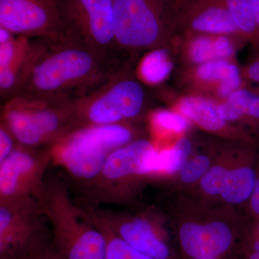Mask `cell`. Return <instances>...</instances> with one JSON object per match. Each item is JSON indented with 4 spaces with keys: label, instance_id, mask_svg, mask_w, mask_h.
<instances>
[{
    "label": "cell",
    "instance_id": "cell-7",
    "mask_svg": "<svg viewBox=\"0 0 259 259\" xmlns=\"http://www.w3.org/2000/svg\"><path fill=\"white\" fill-rule=\"evenodd\" d=\"M146 86L134 66L124 70L92 95L74 102L77 129L132 124L148 109L150 96Z\"/></svg>",
    "mask_w": 259,
    "mask_h": 259
},
{
    "label": "cell",
    "instance_id": "cell-30",
    "mask_svg": "<svg viewBox=\"0 0 259 259\" xmlns=\"http://www.w3.org/2000/svg\"><path fill=\"white\" fill-rule=\"evenodd\" d=\"M248 202H249V207L252 214L256 219H259V174L254 189Z\"/></svg>",
    "mask_w": 259,
    "mask_h": 259
},
{
    "label": "cell",
    "instance_id": "cell-26",
    "mask_svg": "<svg viewBox=\"0 0 259 259\" xmlns=\"http://www.w3.org/2000/svg\"><path fill=\"white\" fill-rule=\"evenodd\" d=\"M229 168L217 165L211 166L200 180V187L209 196L221 195Z\"/></svg>",
    "mask_w": 259,
    "mask_h": 259
},
{
    "label": "cell",
    "instance_id": "cell-21",
    "mask_svg": "<svg viewBox=\"0 0 259 259\" xmlns=\"http://www.w3.org/2000/svg\"><path fill=\"white\" fill-rule=\"evenodd\" d=\"M237 29L245 42L259 52V26L253 14L252 0H224Z\"/></svg>",
    "mask_w": 259,
    "mask_h": 259
},
{
    "label": "cell",
    "instance_id": "cell-29",
    "mask_svg": "<svg viewBox=\"0 0 259 259\" xmlns=\"http://www.w3.org/2000/svg\"><path fill=\"white\" fill-rule=\"evenodd\" d=\"M23 259H65L54 248L52 244L48 245L45 248H42V249L37 250L35 253H32V254L28 255V256L25 257Z\"/></svg>",
    "mask_w": 259,
    "mask_h": 259
},
{
    "label": "cell",
    "instance_id": "cell-9",
    "mask_svg": "<svg viewBox=\"0 0 259 259\" xmlns=\"http://www.w3.org/2000/svg\"><path fill=\"white\" fill-rule=\"evenodd\" d=\"M47 221L36 199L0 203V259H23L50 245Z\"/></svg>",
    "mask_w": 259,
    "mask_h": 259
},
{
    "label": "cell",
    "instance_id": "cell-33",
    "mask_svg": "<svg viewBox=\"0 0 259 259\" xmlns=\"http://www.w3.org/2000/svg\"><path fill=\"white\" fill-rule=\"evenodd\" d=\"M252 5L255 21L259 26V0H252Z\"/></svg>",
    "mask_w": 259,
    "mask_h": 259
},
{
    "label": "cell",
    "instance_id": "cell-4",
    "mask_svg": "<svg viewBox=\"0 0 259 259\" xmlns=\"http://www.w3.org/2000/svg\"><path fill=\"white\" fill-rule=\"evenodd\" d=\"M137 139L139 134L133 124L77 129L51 147L52 164L64 170L77 197L95 180L114 151Z\"/></svg>",
    "mask_w": 259,
    "mask_h": 259
},
{
    "label": "cell",
    "instance_id": "cell-23",
    "mask_svg": "<svg viewBox=\"0 0 259 259\" xmlns=\"http://www.w3.org/2000/svg\"><path fill=\"white\" fill-rule=\"evenodd\" d=\"M151 123L153 128L163 134H182L188 131L191 122L177 110L160 109L152 112Z\"/></svg>",
    "mask_w": 259,
    "mask_h": 259
},
{
    "label": "cell",
    "instance_id": "cell-1",
    "mask_svg": "<svg viewBox=\"0 0 259 259\" xmlns=\"http://www.w3.org/2000/svg\"><path fill=\"white\" fill-rule=\"evenodd\" d=\"M131 66L65 37L30 38L11 99L79 101Z\"/></svg>",
    "mask_w": 259,
    "mask_h": 259
},
{
    "label": "cell",
    "instance_id": "cell-34",
    "mask_svg": "<svg viewBox=\"0 0 259 259\" xmlns=\"http://www.w3.org/2000/svg\"><path fill=\"white\" fill-rule=\"evenodd\" d=\"M240 255L241 259H259V253L257 252H245Z\"/></svg>",
    "mask_w": 259,
    "mask_h": 259
},
{
    "label": "cell",
    "instance_id": "cell-35",
    "mask_svg": "<svg viewBox=\"0 0 259 259\" xmlns=\"http://www.w3.org/2000/svg\"><path fill=\"white\" fill-rule=\"evenodd\" d=\"M258 54H259V52H258Z\"/></svg>",
    "mask_w": 259,
    "mask_h": 259
},
{
    "label": "cell",
    "instance_id": "cell-19",
    "mask_svg": "<svg viewBox=\"0 0 259 259\" xmlns=\"http://www.w3.org/2000/svg\"><path fill=\"white\" fill-rule=\"evenodd\" d=\"M219 59L216 35L187 33L182 35L180 60L185 68L193 67Z\"/></svg>",
    "mask_w": 259,
    "mask_h": 259
},
{
    "label": "cell",
    "instance_id": "cell-22",
    "mask_svg": "<svg viewBox=\"0 0 259 259\" xmlns=\"http://www.w3.org/2000/svg\"><path fill=\"white\" fill-rule=\"evenodd\" d=\"M226 100L241 113V124L259 134V94L244 87L232 93Z\"/></svg>",
    "mask_w": 259,
    "mask_h": 259
},
{
    "label": "cell",
    "instance_id": "cell-14",
    "mask_svg": "<svg viewBox=\"0 0 259 259\" xmlns=\"http://www.w3.org/2000/svg\"><path fill=\"white\" fill-rule=\"evenodd\" d=\"M179 33L232 35L243 40L224 0H180Z\"/></svg>",
    "mask_w": 259,
    "mask_h": 259
},
{
    "label": "cell",
    "instance_id": "cell-11",
    "mask_svg": "<svg viewBox=\"0 0 259 259\" xmlns=\"http://www.w3.org/2000/svg\"><path fill=\"white\" fill-rule=\"evenodd\" d=\"M52 148H32L19 144L0 162V203L38 199L49 166Z\"/></svg>",
    "mask_w": 259,
    "mask_h": 259
},
{
    "label": "cell",
    "instance_id": "cell-18",
    "mask_svg": "<svg viewBox=\"0 0 259 259\" xmlns=\"http://www.w3.org/2000/svg\"><path fill=\"white\" fill-rule=\"evenodd\" d=\"M170 47L148 51L136 65V74L146 86H158L169 77L174 69Z\"/></svg>",
    "mask_w": 259,
    "mask_h": 259
},
{
    "label": "cell",
    "instance_id": "cell-16",
    "mask_svg": "<svg viewBox=\"0 0 259 259\" xmlns=\"http://www.w3.org/2000/svg\"><path fill=\"white\" fill-rule=\"evenodd\" d=\"M182 81L190 93L210 97L218 88L232 75L241 71L235 60L217 59L204 64L185 68Z\"/></svg>",
    "mask_w": 259,
    "mask_h": 259
},
{
    "label": "cell",
    "instance_id": "cell-28",
    "mask_svg": "<svg viewBox=\"0 0 259 259\" xmlns=\"http://www.w3.org/2000/svg\"><path fill=\"white\" fill-rule=\"evenodd\" d=\"M245 85H255L253 91L259 94V54L255 59L241 69Z\"/></svg>",
    "mask_w": 259,
    "mask_h": 259
},
{
    "label": "cell",
    "instance_id": "cell-24",
    "mask_svg": "<svg viewBox=\"0 0 259 259\" xmlns=\"http://www.w3.org/2000/svg\"><path fill=\"white\" fill-rule=\"evenodd\" d=\"M97 228L106 238L107 259H154L134 249L105 228Z\"/></svg>",
    "mask_w": 259,
    "mask_h": 259
},
{
    "label": "cell",
    "instance_id": "cell-8",
    "mask_svg": "<svg viewBox=\"0 0 259 259\" xmlns=\"http://www.w3.org/2000/svg\"><path fill=\"white\" fill-rule=\"evenodd\" d=\"M57 7L63 37L130 62L116 40L114 0H57Z\"/></svg>",
    "mask_w": 259,
    "mask_h": 259
},
{
    "label": "cell",
    "instance_id": "cell-31",
    "mask_svg": "<svg viewBox=\"0 0 259 259\" xmlns=\"http://www.w3.org/2000/svg\"><path fill=\"white\" fill-rule=\"evenodd\" d=\"M245 252L259 253V238H243L240 245L239 253Z\"/></svg>",
    "mask_w": 259,
    "mask_h": 259
},
{
    "label": "cell",
    "instance_id": "cell-10",
    "mask_svg": "<svg viewBox=\"0 0 259 259\" xmlns=\"http://www.w3.org/2000/svg\"><path fill=\"white\" fill-rule=\"evenodd\" d=\"M78 205L92 224L110 231L134 249L154 259H177L154 217L146 212L133 214L104 207Z\"/></svg>",
    "mask_w": 259,
    "mask_h": 259
},
{
    "label": "cell",
    "instance_id": "cell-5",
    "mask_svg": "<svg viewBox=\"0 0 259 259\" xmlns=\"http://www.w3.org/2000/svg\"><path fill=\"white\" fill-rule=\"evenodd\" d=\"M18 144L49 148L77 129L74 102L14 97L2 104L1 122Z\"/></svg>",
    "mask_w": 259,
    "mask_h": 259
},
{
    "label": "cell",
    "instance_id": "cell-3",
    "mask_svg": "<svg viewBox=\"0 0 259 259\" xmlns=\"http://www.w3.org/2000/svg\"><path fill=\"white\" fill-rule=\"evenodd\" d=\"M180 0H114L120 50L136 67L148 51L169 47L178 34Z\"/></svg>",
    "mask_w": 259,
    "mask_h": 259
},
{
    "label": "cell",
    "instance_id": "cell-20",
    "mask_svg": "<svg viewBox=\"0 0 259 259\" xmlns=\"http://www.w3.org/2000/svg\"><path fill=\"white\" fill-rule=\"evenodd\" d=\"M192 151L190 140L181 138L171 148L156 151L150 163V173L154 175H173L180 171Z\"/></svg>",
    "mask_w": 259,
    "mask_h": 259
},
{
    "label": "cell",
    "instance_id": "cell-2",
    "mask_svg": "<svg viewBox=\"0 0 259 259\" xmlns=\"http://www.w3.org/2000/svg\"><path fill=\"white\" fill-rule=\"evenodd\" d=\"M67 180L47 177L37 199L50 225L54 248L65 259H107L105 235L81 213Z\"/></svg>",
    "mask_w": 259,
    "mask_h": 259
},
{
    "label": "cell",
    "instance_id": "cell-13",
    "mask_svg": "<svg viewBox=\"0 0 259 259\" xmlns=\"http://www.w3.org/2000/svg\"><path fill=\"white\" fill-rule=\"evenodd\" d=\"M0 27L28 38L63 37L57 0H0Z\"/></svg>",
    "mask_w": 259,
    "mask_h": 259
},
{
    "label": "cell",
    "instance_id": "cell-25",
    "mask_svg": "<svg viewBox=\"0 0 259 259\" xmlns=\"http://www.w3.org/2000/svg\"><path fill=\"white\" fill-rule=\"evenodd\" d=\"M211 167V160L204 154L189 158L181 168V180L186 184H192L200 180Z\"/></svg>",
    "mask_w": 259,
    "mask_h": 259
},
{
    "label": "cell",
    "instance_id": "cell-15",
    "mask_svg": "<svg viewBox=\"0 0 259 259\" xmlns=\"http://www.w3.org/2000/svg\"><path fill=\"white\" fill-rule=\"evenodd\" d=\"M218 102L210 97L187 93L177 97L175 102L176 110L185 116L190 122L207 132L234 138L248 144H257L258 140L243 129L235 128L220 115Z\"/></svg>",
    "mask_w": 259,
    "mask_h": 259
},
{
    "label": "cell",
    "instance_id": "cell-6",
    "mask_svg": "<svg viewBox=\"0 0 259 259\" xmlns=\"http://www.w3.org/2000/svg\"><path fill=\"white\" fill-rule=\"evenodd\" d=\"M156 151L151 141L143 138L117 148L91 185L76 197V202L93 207L131 204L136 182L150 175V161Z\"/></svg>",
    "mask_w": 259,
    "mask_h": 259
},
{
    "label": "cell",
    "instance_id": "cell-27",
    "mask_svg": "<svg viewBox=\"0 0 259 259\" xmlns=\"http://www.w3.org/2000/svg\"><path fill=\"white\" fill-rule=\"evenodd\" d=\"M18 145L10 130L3 122H0V162L8 158Z\"/></svg>",
    "mask_w": 259,
    "mask_h": 259
},
{
    "label": "cell",
    "instance_id": "cell-17",
    "mask_svg": "<svg viewBox=\"0 0 259 259\" xmlns=\"http://www.w3.org/2000/svg\"><path fill=\"white\" fill-rule=\"evenodd\" d=\"M255 156L253 151L243 163L228 171L221 194L227 203L239 204L249 200L258 175L254 166Z\"/></svg>",
    "mask_w": 259,
    "mask_h": 259
},
{
    "label": "cell",
    "instance_id": "cell-32",
    "mask_svg": "<svg viewBox=\"0 0 259 259\" xmlns=\"http://www.w3.org/2000/svg\"><path fill=\"white\" fill-rule=\"evenodd\" d=\"M243 238H259V219H257L249 229L245 231Z\"/></svg>",
    "mask_w": 259,
    "mask_h": 259
},
{
    "label": "cell",
    "instance_id": "cell-12",
    "mask_svg": "<svg viewBox=\"0 0 259 259\" xmlns=\"http://www.w3.org/2000/svg\"><path fill=\"white\" fill-rule=\"evenodd\" d=\"M243 236L223 221H187L177 235L182 259H226L239 252Z\"/></svg>",
    "mask_w": 259,
    "mask_h": 259
}]
</instances>
